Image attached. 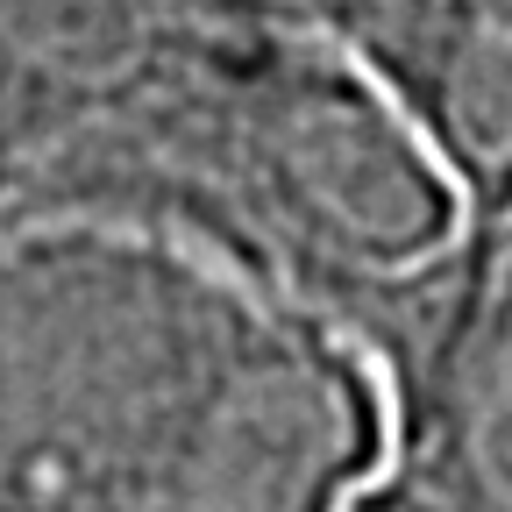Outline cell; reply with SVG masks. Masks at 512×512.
Returning <instances> with one entry per match:
<instances>
[{
	"instance_id": "4",
	"label": "cell",
	"mask_w": 512,
	"mask_h": 512,
	"mask_svg": "<svg viewBox=\"0 0 512 512\" xmlns=\"http://www.w3.org/2000/svg\"><path fill=\"white\" fill-rule=\"evenodd\" d=\"M178 0H0V207L150 79Z\"/></svg>"
},
{
	"instance_id": "2",
	"label": "cell",
	"mask_w": 512,
	"mask_h": 512,
	"mask_svg": "<svg viewBox=\"0 0 512 512\" xmlns=\"http://www.w3.org/2000/svg\"><path fill=\"white\" fill-rule=\"evenodd\" d=\"M15 214L178 235L328 313L363 349L470 228L456 178L399 100L264 0H178L150 79Z\"/></svg>"
},
{
	"instance_id": "3",
	"label": "cell",
	"mask_w": 512,
	"mask_h": 512,
	"mask_svg": "<svg viewBox=\"0 0 512 512\" xmlns=\"http://www.w3.org/2000/svg\"><path fill=\"white\" fill-rule=\"evenodd\" d=\"M392 456L434 512H512V207L392 306L370 335Z\"/></svg>"
},
{
	"instance_id": "1",
	"label": "cell",
	"mask_w": 512,
	"mask_h": 512,
	"mask_svg": "<svg viewBox=\"0 0 512 512\" xmlns=\"http://www.w3.org/2000/svg\"><path fill=\"white\" fill-rule=\"evenodd\" d=\"M392 456L370 349L178 235L0 207V512H342Z\"/></svg>"
}]
</instances>
